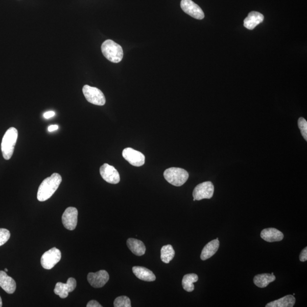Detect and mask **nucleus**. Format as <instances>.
I'll list each match as a JSON object with an SVG mask.
<instances>
[{"mask_svg": "<svg viewBox=\"0 0 307 307\" xmlns=\"http://www.w3.org/2000/svg\"><path fill=\"white\" fill-rule=\"evenodd\" d=\"M78 211L76 208L69 207L65 210L62 216V222L68 230L73 231L76 227Z\"/></svg>", "mask_w": 307, "mask_h": 307, "instance_id": "11", "label": "nucleus"}, {"mask_svg": "<svg viewBox=\"0 0 307 307\" xmlns=\"http://www.w3.org/2000/svg\"><path fill=\"white\" fill-rule=\"evenodd\" d=\"M10 237V233L8 229L0 228V246L4 245Z\"/></svg>", "mask_w": 307, "mask_h": 307, "instance_id": "26", "label": "nucleus"}, {"mask_svg": "<svg viewBox=\"0 0 307 307\" xmlns=\"http://www.w3.org/2000/svg\"><path fill=\"white\" fill-rule=\"evenodd\" d=\"M181 8L186 13L197 20H202L204 18L203 10L192 0H182Z\"/></svg>", "mask_w": 307, "mask_h": 307, "instance_id": "9", "label": "nucleus"}, {"mask_svg": "<svg viewBox=\"0 0 307 307\" xmlns=\"http://www.w3.org/2000/svg\"><path fill=\"white\" fill-rule=\"evenodd\" d=\"M114 307H131V301L130 299L126 296H119L115 299L114 302Z\"/></svg>", "mask_w": 307, "mask_h": 307, "instance_id": "24", "label": "nucleus"}, {"mask_svg": "<svg viewBox=\"0 0 307 307\" xmlns=\"http://www.w3.org/2000/svg\"><path fill=\"white\" fill-rule=\"evenodd\" d=\"M276 280L274 273L262 274L256 275L254 278V283L260 288H265L271 282H273Z\"/></svg>", "mask_w": 307, "mask_h": 307, "instance_id": "20", "label": "nucleus"}, {"mask_svg": "<svg viewBox=\"0 0 307 307\" xmlns=\"http://www.w3.org/2000/svg\"><path fill=\"white\" fill-rule=\"evenodd\" d=\"M295 302L296 299L294 295H288L268 303L266 307H292L295 305Z\"/></svg>", "mask_w": 307, "mask_h": 307, "instance_id": "21", "label": "nucleus"}, {"mask_svg": "<svg viewBox=\"0 0 307 307\" xmlns=\"http://www.w3.org/2000/svg\"><path fill=\"white\" fill-rule=\"evenodd\" d=\"M260 237L269 242H279L284 238L282 232L273 228L264 229L260 233Z\"/></svg>", "mask_w": 307, "mask_h": 307, "instance_id": "15", "label": "nucleus"}, {"mask_svg": "<svg viewBox=\"0 0 307 307\" xmlns=\"http://www.w3.org/2000/svg\"><path fill=\"white\" fill-rule=\"evenodd\" d=\"M62 181V176L54 173L50 177L45 179L39 187L37 199L40 202H45L54 195Z\"/></svg>", "mask_w": 307, "mask_h": 307, "instance_id": "1", "label": "nucleus"}, {"mask_svg": "<svg viewBox=\"0 0 307 307\" xmlns=\"http://www.w3.org/2000/svg\"><path fill=\"white\" fill-rule=\"evenodd\" d=\"M87 280L89 283L94 288H101L107 283L109 275L107 271L100 270L96 273H90Z\"/></svg>", "mask_w": 307, "mask_h": 307, "instance_id": "12", "label": "nucleus"}, {"mask_svg": "<svg viewBox=\"0 0 307 307\" xmlns=\"http://www.w3.org/2000/svg\"><path fill=\"white\" fill-rule=\"evenodd\" d=\"M55 115V114L54 112L48 111V112L45 113L44 116L45 118L48 119V118H50L52 117H54Z\"/></svg>", "mask_w": 307, "mask_h": 307, "instance_id": "29", "label": "nucleus"}, {"mask_svg": "<svg viewBox=\"0 0 307 307\" xmlns=\"http://www.w3.org/2000/svg\"><path fill=\"white\" fill-rule=\"evenodd\" d=\"M83 93L90 103L99 106L105 105L106 99L104 94L98 88L86 85L83 88Z\"/></svg>", "mask_w": 307, "mask_h": 307, "instance_id": "5", "label": "nucleus"}, {"mask_svg": "<svg viewBox=\"0 0 307 307\" xmlns=\"http://www.w3.org/2000/svg\"><path fill=\"white\" fill-rule=\"evenodd\" d=\"M2 306V302L1 296H0V307H1Z\"/></svg>", "mask_w": 307, "mask_h": 307, "instance_id": "31", "label": "nucleus"}, {"mask_svg": "<svg viewBox=\"0 0 307 307\" xmlns=\"http://www.w3.org/2000/svg\"><path fill=\"white\" fill-rule=\"evenodd\" d=\"M122 156L130 165L136 167L142 166L145 162V157L139 151L132 148H126L122 151Z\"/></svg>", "mask_w": 307, "mask_h": 307, "instance_id": "8", "label": "nucleus"}, {"mask_svg": "<svg viewBox=\"0 0 307 307\" xmlns=\"http://www.w3.org/2000/svg\"><path fill=\"white\" fill-rule=\"evenodd\" d=\"M133 272L137 278L146 282H153L156 280L154 274L146 267L135 266L133 267Z\"/></svg>", "mask_w": 307, "mask_h": 307, "instance_id": "18", "label": "nucleus"}, {"mask_svg": "<svg viewBox=\"0 0 307 307\" xmlns=\"http://www.w3.org/2000/svg\"><path fill=\"white\" fill-rule=\"evenodd\" d=\"M127 245L131 252L137 256H142L146 252V247L140 240L129 238L127 240Z\"/></svg>", "mask_w": 307, "mask_h": 307, "instance_id": "19", "label": "nucleus"}, {"mask_svg": "<svg viewBox=\"0 0 307 307\" xmlns=\"http://www.w3.org/2000/svg\"><path fill=\"white\" fill-rule=\"evenodd\" d=\"M299 259H300V260L301 261V262H305V261L307 260V247H306V248L302 250V252H301V255H300Z\"/></svg>", "mask_w": 307, "mask_h": 307, "instance_id": "27", "label": "nucleus"}, {"mask_svg": "<svg viewBox=\"0 0 307 307\" xmlns=\"http://www.w3.org/2000/svg\"><path fill=\"white\" fill-rule=\"evenodd\" d=\"M18 138V131L15 128H10L3 136L1 143V151L3 158L9 160L12 158Z\"/></svg>", "mask_w": 307, "mask_h": 307, "instance_id": "3", "label": "nucleus"}, {"mask_svg": "<svg viewBox=\"0 0 307 307\" xmlns=\"http://www.w3.org/2000/svg\"><path fill=\"white\" fill-rule=\"evenodd\" d=\"M58 128H59V127L58 125H53L48 127V130L49 132H51L53 131H55V130H58Z\"/></svg>", "mask_w": 307, "mask_h": 307, "instance_id": "30", "label": "nucleus"}, {"mask_svg": "<svg viewBox=\"0 0 307 307\" xmlns=\"http://www.w3.org/2000/svg\"><path fill=\"white\" fill-rule=\"evenodd\" d=\"M87 307H101L102 306L96 301H91L88 303Z\"/></svg>", "mask_w": 307, "mask_h": 307, "instance_id": "28", "label": "nucleus"}, {"mask_svg": "<svg viewBox=\"0 0 307 307\" xmlns=\"http://www.w3.org/2000/svg\"><path fill=\"white\" fill-rule=\"evenodd\" d=\"M76 287V281L73 278L68 279L67 283H63L58 282L56 283L54 288V292L56 295L60 296L62 299H65L68 297L70 292H71L75 290Z\"/></svg>", "mask_w": 307, "mask_h": 307, "instance_id": "13", "label": "nucleus"}, {"mask_svg": "<svg viewBox=\"0 0 307 307\" xmlns=\"http://www.w3.org/2000/svg\"><path fill=\"white\" fill-rule=\"evenodd\" d=\"M101 51L105 57L111 62L118 63L122 61L123 56L122 48L114 41H105L102 44Z\"/></svg>", "mask_w": 307, "mask_h": 307, "instance_id": "2", "label": "nucleus"}, {"mask_svg": "<svg viewBox=\"0 0 307 307\" xmlns=\"http://www.w3.org/2000/svg\"><path fill=\"white\" fill-rule=\"evenodd\" d=\"M0 287L9 294H12L16 290V283L5 271H0Z\"/></svg>", "mask_w": 307, "mask_h": 307, "instance_id": "14", "label": "nucleus"}, {"mask_svg": "<svg viewBox=\"0 0 307 307\" xmlns=\"http://www.w3.org/2000/svg\"><path fill=\"white\" fill-rule=\"evenodd\" d=\"M62 257L60 250L53 248L42 255L41 260V265L45 269L50 270L57 264Z\"/></svg>", "mask_w": 307, "mask_h": 307, "instance_id": "6", "label": "nucleus"}, {"mask_svg": "<svg viewBox=\"0 0 307 307\" xmlns=\"http://www.w3.org/2000/svg\"><path fill=\"white\" fill-rule=\"evenodd\" d=\"M220 242L218 239L213 240L204 247L202 253H201L200 259L203 260H206L210 259L217 252L219 248Z\"/></svg>", "mask_w": 307, "mask_h": 307, "instance_id": "17", "label": "nucleus"}, {"mask_svg": "<svg viewBox=\"0 0 307 307\" xmlns=\"http://www.w3.org/2000/svg\"><path fill=\"white\" fill-rule=\"evenodd\" d=\"M298 126L305 140L307 141V122L305 118H300L298 119Z\"/></svg>", "mask_w": 307, "mask_h": 307, "instance_id": "25", "label": "nucleus"}, {"mask_svg": "<svg viewBox=\"0 0 307 307\" xmlns=\"http://www.w3.org/2000/svg\"><path fill=\"white\" fill-rule=\"evenodd\" d=\"M5 272H8V270L7 269H5Z\"/></svg>", "mask_w": 307, "mask_h": 307, "instance_id": "32", "label": "nucleus"}, {"mask_svg": "<svg viewBox=\"0 0 307 307\" xmlns=\"http://www.w3.org/2000/svg\"><path fill=\"white\" fill-rule=\"evenodd\" d=\"M199 280V277L195 274H189L185 275L182 280V286L188 292H192L195 289L193 285Z\"/></svg>", "mask_w": 307, "mask_h": 307, "instance_id": "22", "label": "nucleus"}, {"mask_svg": "<svg viewBox=\"0 0 307 307\" xmlns=\"http://www.w3.org/2000/svg\"><path fill=\"white\" fill-rule=\"evenodd\" d=\"M214 190V186L211 182L200 183L193 190V201L211 199L213 197Z\"/></svg>", "mask_w": 307, "mask_h": 307, "instance_id": "7", "label": "nucleus"}, {"mask_svg": "<svg viewBox=\"0 0 307 307\" xmlns=\"http://www.w3.org/2000/svg\"><path fill=\"white\" fill-rule=\"evenodd\" d=\"M264 20V16L262 14L259 12L253 11L249 13L248 17L243 21L244 26L249 30H253Z\"/></svg>", "mask_w": 307, "mask_h": 307, "instance_id": "16", "label": "nucleus"}, {"mask_svg": "<svg viewBox=\"0 0 307 307\" xmlns=\"http://www.w3.org/2000/svg\"><path fill=\"white\" fill-rule=\"evenodd\" d=\"M161 259L162 262L169 263L172 260L175 255V250L171 245H165L161 249Z\"/></svg>", "mask_w": 307, "mask_h": 307, "instance_id": "23", "label": "nucleus"}, {"mask_svg": "<svg viewBox=\"0 0 307 307\" xmlns=\"http://www.w3.org/2000/svg\"><path fill=\"white\" fill-rule=\"evenodd\" d=\"M100 173L102 179L111 184H118L120 181L119 173L112 165L104 164L100 168Z\"/></svg>", "mask_w": 307, "mask_h": 307, "instance_id": "10", "label": "nucleus"}, {"mask_svg": "<svg viewBox=\"0 0 307 307\" xmlns=\"http://www.w3.org/2000/svg\"><path fill=\"white\" fill-rule=\"evenodd\" d=\"M164 177L171 185L180 187L185 184L189 178L188 171L184 169L177 167H171L164 172Z\"/></svg>", "mask_w": 307, "mask_h": 307, "instance_id": "4", "label": "nucleus"}]
</instances>
